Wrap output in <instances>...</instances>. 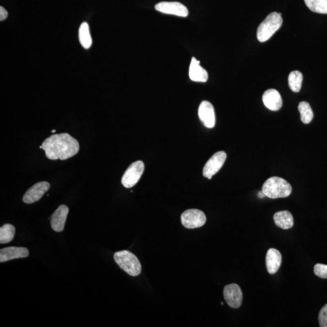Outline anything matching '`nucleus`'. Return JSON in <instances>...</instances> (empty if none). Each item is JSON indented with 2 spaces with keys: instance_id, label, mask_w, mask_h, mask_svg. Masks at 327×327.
Segmentation results:
<instances>
[{
  "instance_id": "1",
  "label": "nucleus",
  "mask_w": 327,
  "mask_h": 327,
  "mask_svg": "<svg viewBox=\"0 0 327 327\" xmlns=\"http://www.w3.org/2000/svg\"><path fill=\"white\" fill-rule=\"evenodd\" d=\"M46 156L51 160H66L74 157L80 150V144L68 133L53 135L42 144Z\"/></svg>"
},
{
  "instance_id": "2",
  "label": "nucleus",
  "mask_w": 327,
  "mask_h": 327,
  "mask_svg": "<svg viewBox=\"0 0 327 327\" xmlns=\"http://www.w3.org/2000/svg\"><path fill=\"white\" fill-rule=\"evenodd\" d=\"M262 191L269 198H283L290 195L292 188L284 179L273 176L264 182Z\"/></svg>"
},
{
  "instance_id": "3",
  "label": "nucleus",
  "mask_w": 327,
  "mask_h": 327,
  "mask_svg": "<svg viewBox=\"0 0 327 327\" xmlns=\"http://www.w3.org/2000/svg\"><path fill=\"white\" fill-rule=\"evenodd\" d=\"M281 15V13L272 12L262 22L257 30L259 42H265L269 40L280 28L283 23Z\"/></svg>"
},
{
  "instance_id": "4",
  "label": "nucleus",
  "mask_w": 327,
  "mask_h": 327,
  "mask_svg": "<svg viewBox=\"0 0 327 327\" xmlns=\"http://www.w3.org/2000/svg\"><path fill=\"white\" fill-rule=\"evenodd\" d=\"M114 260L120 268L132 276L140 274L141 264L137 257L127 250L119 251L114 254Z\"/></svg>"
},
{
  "instance_id": "5",
  "label": "nucleus",
  "mask_w": 327,
  "mask_h": 327,
  "mask_svg": "<svg viewBox=\"0 0 327 327\" xmlns=\"http://www.w3.org/2000/svg\"><path fill=\"white\" fill-rule=\"evenodd\" d=\"M144 164L142 161L133 163L122 177L121 183L127 189L134 186L140 181L144 171Z\"/></svg>"
},
{
  "instance_id": "6",
  "label": "nucleus",
  "mask_w": 327,
  "mask_h": 327,
  "mask_svg": "<svg viewBox=\"0 0 327 327\" xmlns=\"http://www.w3.org/2000/svg\"><path fill=\"white\" fill-rule=\"evenodd\" d=\"M182 224L187 228L202 227L206 222L207 218L203 212L198 209H189L182 213L181 217Z\"/></svg>"
},
{
  "instance_id": "7",
  "label": "nucleus",
  "mask_w": 327,
  "mask_h": 327,
  "mask_svg": "<svg viewBox=\"0 0 327 327\" xmlns=\"http://www.w3.org/2000/svg\"><path fill=\"white\" fill-rule=\"evenodd\" d=\"M226 158H227V154L223 151L217 152L216 154L213 155L204 165V176L209 179H211L212 176L217 173L222 168Z\"/></svg>"
},
{
  "instance_id": "8",
  "label": "nucleus",
  "mask_w": 327,
  "mask_h": 327,
  "mask_svg": "<svg viewBox=\"0 0 327 327\" xmlns=\"http://www.w3.org/2000/svg\"><path fill=\"white\" fill-rule=\"evenodd\" d=\"M223 297L227 304L233 309H238L242 305L243 295L241 288L236 283L225 285Z\"/></svg>"
},
{
  "instance_id": "9",
  "label": "nucleus",
  "mask_w": 327,
  "mask_h": 327,
  "mask_svg": "<svg viewBox=\"0 0 327 327\" xmlns=\"http://www.w3.org/2000/svg\"><path fill=\"white\" fill-rule=\"evenodd\" d=\"M155 7L158 12L165 14L181 16V17H186L189 15L187 8L179 2H160L155 5Z\"/></svg>"
},
{
  "instance_id": "10",
  "label": "nucleus",
  "mask_w": 327,
  "mask_h": 327,
  "mask_svg": "<svg viewBox=\"0 0 327 327\" xmlns=\"http://www.w3.org/2000/svg\"><path fill=\"white\" fill-rule=\"evenodd\" d=\"M50 187V184L46 181L39 182L33 185L24 194L23 198L24 203L32 204L39 201Z\"/></svg>"
},
{
  "instance_id": "11",
  "label": "nucleus",
  "mask_w": 327,
  "mask_h": 327,
  "mask_svg": "<svg viewBox=\"0 0 327 327\" xmlns=\"http://www.w3.org/2000/svg\"><path fill=\"white\" fill-rule=\"evenodd\" d=\"M198 116L204 125L211 129L215 125V113L214 106L207 101H203L198 109Z\"/></svg>"
},
{
  "instance_id": "12",
  "label": "nucleus",
  "mask_w": 327,
  "mask_h": 327,
  "mask_svg": "<svg viewBox=\"0 0 327 327\" xmlns=\"http://www.w3.org/2000/svg\"><path fill=\"white\" fill-rule=\"evenodd\" d=\"M29 251L26 247H9L0 250V263L9 261L15 259L28 257Z\"/></svg>"
},
{
  "instance_id": "13",
  "label": "nucleus",
  "mask_w": 327,
  "mask_h": 327,
  "mask_svg": "<svg viewBox=\"0 0 327 327\" xmlns=\"http://www.w3.org/2000/svg\"><path fill=\"white\" fill-rule=\"evenodd\" d=\"M69 208L65 205L59 206L52 215L51 224L54 231L61 232L63 231L65 221H66Z\"/></svg>"
},
{
  "instance_id": "14",
  "label": "nucleus",
  "mask_w": 327,
  "mask_h": 327,
  "mask_svg": "<svg viewBox=\"0 0 327 327\" xmlns=\"http://www.w3.org/2000/svg\"><path fill=\"white\" fill-rule=\"evenodd\" d=\"M263 101L267 108L272 111H277L281 109L282 100L281 96L276 90L271 89L264 93Z\"/></svg>"
},
{
  "instance_id": "15",
  "label": "nucleus",
  "mask_w": 327,
  "mask_h": 327,
  "mask_svg": "<svg viewBox=\"0 0 327 327\" xmlns=\"http://www.w3.org/2000/svg\"><path fill=\"white\" fill-rule=\"evenodd\" d=\"M189 77L190 80L199 82V83H206L208 80V73L200 65V62L195 57H193L189 67Z\"/></svg>"
},
{
  "instance_id": "16",
  "label": "nucleus",
  "mask_w": 327,
  "mask_h": 327,
  "mask_svg": "<svg viewBox=\"0 0 327 327\" xmlns=\"http://www.w3.org/2000/svg\"><path fill=\"white\" fill-rule=\"evenodd\" d=\"M282 263V255L279 251L276 249H270L267 251L266 264L267 272L270 274H274L279 269Z\"/></svg>"
},
{
  "instance_id": "17",
  "label": "nucleus",
  "mask_w": 327,
  "mask_h": 327,
  "mask_svg": "<svg viewBox=\"0 0 327 327\" xmlns=\"http://www.w3.org/2000/svg\"><path fill=\"white\" fill-rule=\"evenodd\" d=\"M273 219L277 227L283 230L292 228L294 225L293 215L287 211L276 212L274 215Z\"/></svg>"
},
{
  "instance_id": "18",
  "label": "nucleus",
  "mask_w": 327,
  "mask_h": 327,
  "mask_svg": "<svg viewBox=\"0 0 327 327\" xmlns=\"http://www.w3.org/2000/svg\"><path fill=\"white\" fill-rule=\"evenodd\" d=\"M79 40L84 49H88L91 48L92 41L88 24L86 22L81 24L79 29Z\"/></svg>"
},
{
  "instance_id": "19",
  "label": "nucleus",
  "mask_w": 327,
  "mask_h": 327,
  "mask_svg": "<svg viewBox=\"0 0 327 327\" xmlns=\"http://www.w3.org/2000/svg\"><path fill=\"white\" fill-rule=\"evenodd\" d=\"M303 75L299 71L294 70L288 76V86L293 92L298 93L301 91Z\"/></svg>"
},
{
  "instance_id": "20",
  "label": "nucleus",
  "mask_w": 327,
  "mask_h": 327,
  "mask_svg": "<svg viewBox=\"0 0 327 327\" xmlns=\"http://www.w3.org/2000/svg\"><path fill=\"white\" fill-rule=\"evenodd\" d=\"M15 228L9 223H6L0 228V243L7 244L14 238Z\"/></svg>"
},
{
  "instance_id": "21",
  "label": "nucleus",
  "mask_w": 327,
  "mask_h": 327,
  "mask_svg": "<svg viewBox=\"0 0 327 327\" xmlns=\"http://www.w3.org/2000/svg\"><path fill=\"white\" fill-rule=\"evenodd\" d=\"M304 1L312 12L327 14V0H304Z\"/></svg>"
},
{
  "instance_id": "22",
  "label": "nucleus",
  "mask_w": 327,
  "mask_h": 327,
  "mask_svg": "<svg viewBox=\"0 0 327 327\" xmlns=\"http://www.w3.org/2000/svg\"><path fill=\"white\" fill-rule=\"evenodd\" d=\"M298 110L301 114V121L305 124H309L312 121L314 113L309 103L302 102L299 104Z\"/></svg>"
},
{
  "instance_id": "23",
  "label": "nucleus",
  "mask_w": 327,
  "mask_h": 327,
  "mask_svg": "<svg viewBox=\"0 0 327 327\" xmlns=\"http://www.w3.org/2000/svg\"><path fill=\"white\" fill-rule=\"evenodd\" d=\"M314 272L319 277L327 279V265L316 264L314 267Z\"/></svg>"
},
{
  "instance_id": "24",
  "label": "nucleus",
  "mask_w": 327,
  "mask_h": 327,
  "mask_svg": "<svg viewBox=\"0 0 327 327\" xmlns=\"http://www.w3.org/2000/svg\"><path fill=\"white\" fill-rule=\"evenodd\" d=\"M319 323L321 327H327V304L324 305L319 313Z\"/></svg>"
},
{
  "instance_id": "25",
  "label": "nucleus",
  "mask_w": 327,
  "mask_h": 327,
  "mask_svg": "<svg viewBox=\"0 0 327 327\" xmlns=\"http://www.w3.org/2000/svg\"><path fill=\"white\" fill-rule=\"evenodd\" d=\"M8 12L3 7H0V21H2L7 18Z\"/></svg>"
},
{
  "instance_id": "26",
  "label": "nucleus",
  "mask_w": 327,
  "mask_h": 327,
  "mask_svg": "<svg viewBox=\"0 0 327 327\" xmlns=\"http://www.w3.org/2000/svg\"><path fill=\"white\" fill-rule=\"evenodd\" d=\"M258 197L260 198H263L264 197H265L266 195H264V193H263V191L262 192H260L258 193Z\"/></svg>"
},
{
  "instance_id": "27",
  "label": "nucleus",
  "mask_w": 327,
  "mask_h": 327,
  "mask_svg": "<svg viewBox=\"0 0 327 327\" xmlns=\"http://www.w3.org/2000/svg\"><path fill=\"white\" fill-rule=\"evenodd\" d=\"M56 132V130H52V133H54V132Z\"/></svg>"
},
{
  "instance_id": "28",
  "label": "nucleus",
  "mask_w": 327,
  "mask_h": 327,
  "mask_svg": "<svg viewBox=\"0 0 327 327\" xmlns=\"http://www.w3.org/2000/svg\"><path fill=\"white\" fill-rule=\"evenodd\" d=\"M40 149H43V147H42V146H40Z\"/></svg>"
}]
</instances>
